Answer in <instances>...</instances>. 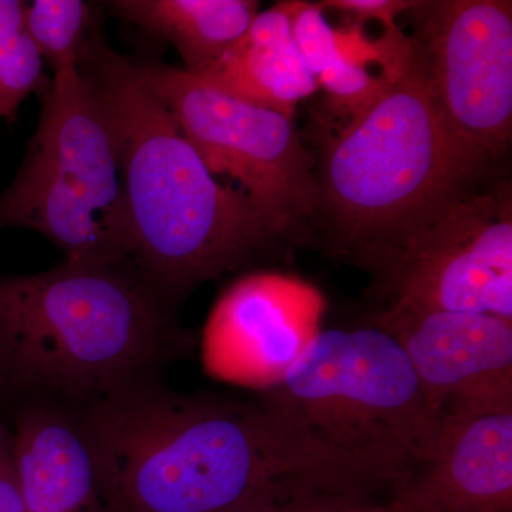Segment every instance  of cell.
<instances>
[{
  "mask_svg": "<svg viewBox=\"0 0 512 512\" xmlns=\"http://www.w3.org/2000/svg\"><path fill=\"white\" fill-rule=\"evenodd\" d=\"M10 456L26 512H103L92 451L72 407H23Z\"/></svg>",
  "mask_w": 512,
  "mask_h": 512,
  "instance_id": "13",
  "label": "cell"
},
{
  "mask_svg": "<svg viewBox=\"0 0 512 512\" xmlns=\"http://www.w3.org/2000/svg\"><path fill=\"white\" fill-rule=\"evenodd\" d=\"M292 36L313 77L338 57L336 28L325 18L320 5L308 2H288Z\"/></svg>",
  "mask_w": 512,
  "mask_h": 512,
  "instance_id": "19",
  "label": "cell"
},
{
  "mask_svg": "<svg viewBox=\"0 0 512 512\" xmlns=\"http://www.w3.org/2000/svg\"><path fill=\"white\" fill-rule=\"evenodd\" d=\"M0 512H26L10 454L0 461Z\"/></svg>",
  "mask_w": 512,
  "mask_h": 512,
  "instance_id": "21",
  "label": "cell"
},
{
  "mask_svg": "<svg viewBox=\"0 0 512 512\" xmlns=\"http://www.w3.org/2000/svg\"><path fill=\"white\" fill-rule=\"evenodd\" d=\"M104 6L116 18L170 42L192 74L211 69L259 13L254 0H111Z\"/></svg>",
  "mask_w": 512,
  "mask_h": 512,
  "instance_id": "15",
  "label": "cell"
},
{
  "mask_svg": "<svg viewBox=\"0 0 512 512\" xmlns=\"http://www.w3.org/2000/svg\"><path fill=\"white\" fill-rule=\"evenodd\" d=\"M73 410L103 512H225L295 474L362 484L262 400L175 392L158 377Z\"/></svg>",
  "mask_w": 512,
  "mask_h": 512,
  "instance_id": "1",
  "label": "cell"
},
{
  "mask_svg": "<svg viewBox=\"0 0 512 512\" xmlns=\"http://www.w3.org/2000/svg\"><path fill=\"white\" fill-rule=\"evenodd\" d=\"M416 5L413 0H328L320 3L323 9L350 13L357 22H376L384 30L400 29L397 19Z\"/></svg>",
  "mask_w": 512,
  "mask_h": 512,
  "instance_id": "20",
  "label": "cell"
},
{
  "mask_svg": "<svg viewBox=\"0 0 512 512\" xmlns=\"http://www.w3.org/2000/svg\"><path fill=\"white\" fill-rule=\"evenodd\" d=\"M197 76L232 96L289 117L319 89L293 40L288 2L259 12L245 35Z\"/></svg>",
  "mask_w": 512,
  "mask_h": 512,
  "instance_id": "14",
  "label": "cell"
},
{
  "mask_svg": "<svg viewBox=\"0 0 512 512\" xmlns=\"http://www.w3.org/2000/svg\"><path fill=\"white\" fill-rule=\"evenodd\" d=\"M25 6L22 0H0V120L8 123L18 120L32 94L42 97L52 83L26 29Z\"/></svg>",
  "mask_w": 512,
  "mask_h": 512,
  "instance_id": "17",
  "label": "cell"
},
{
  "mask_svg": "<svg viewBox=\"0 0 512 512\" xmlns=\"http://www.w3.org/2000/svg\"><path fill=\"white\" fill-rule=\"evenodd\" d=\"M138 63L208 170L244 192L279 238L320 210L313 158L292 117L232 96L183 67Z\"/></svg>",
  "mask_w": 512,
  "mask_h": 512,
  "instance_id": "7",
  "label": "cell"
},
{
  "mask_svg": "<svg viewBox=\"0 0 512 512\" xmlns=\"http://www.w3.org/2000/svg\"><path fill=\"white\" fill-rule=\"evenodd\" d=\"M325 299L301 279L259 272L229 286L215 303L202 348L221 379L268 390L320 330Z\"/></svg>",
  "mask_w": 512,
  "mask_h": 512,
  "instance_id": "11",
  "label": "cell"
},
{
  "mask_svg": "<svg viewBox=\"0 0 512 512\" xmlns=\"http://www.w3.org/2000/svg\"><path fill=\"white\" fill-rule=\"evenodd\" d=\"M387 512H512V413L444 419L426 463Z\"/></svg>",
  "mask_w": 512,
  "mask_h": 512,
  "instance_id": "12",
  "label": "cell"
},
{
  "mask_svg": "<svg viewBox=\"0 0 512 512\" xmlns=\"http://www.w3.org/2000/svg\"><path fill=\"white\" fill-rule=\"evenodd\" d=\"M133 264L0 276V386L73 409L158 379L194 340Z\"/></svg>",
  "mask_w": 512,
  "mask_h": 512,
  "instance_id": "3",
  "label": "cell"
},
{
  "mask_svg": "<svg viewBox=\"0 0 512 512\" xmlns=\"http://www.w3.org/2000/svg\"><path fill=\"white\" fill-rule=\"evenodd\" d=\"M265 392L288 426L376 491L426 463L444 423L399 343L370 322L320 329Z\"/></svg>",
  "mask_w": 512,
  "mask_h": 512,
  "instance_id": "4",
  "label": "cell"
},
{
  "mask_svg": "<svg viewBox=\"0 0 512 512\" xmlns=\"http://www.w3.org/2000/svg\"><path fill=\"white\" fill-rule=\"evenodd\" d=\"M109 117L133 265L175 303L271 251L278 235L244 192L221 183L148 83L140 63L94 37L79 66Z\"/></svg>",
  "mask_w": 512,
  "mask_h": 512,
  "instance_id": "2",
  "label": "cell"
},
{
  "mask_svg": "<svg viewBox=\"0 0 512 512\" xmlns=\"http://www.w3.org/2000/svg\"><path fill=\"white\" fill-rule=\"evenodd\" d=\"M25 23L52 73L79 69L97 36L93 5L83 0H33L26 3Z\"/></svg>",
  "mask_w": 512,
  "mask_h": 512,
  "instance_id": "16",
  "label": "cell"
},
{
  "mask_svg": "<svg viewBox=\"0 0 512 512\" xmlns=\"http://www.w3.org/2000/svg\"><path fill=\"white\" fill-rule=\"evenodd\" d=\"M40 100L22 164L0 192V228L37 232L74 264H133L119 150L99 96L79 69H64Z\"/></svg>",
  "mask_w": 512,
  "mask_h": 512,
  "instance_id": "6",
  "label": "cell"
},
{
  "mask_svg": "<svg viewBox=\"0 0 512 512\" xmlns=\"http://www.w3.org/2000/svg\"><path fill=\"white\" fill-rule=\"evenodd\" d=\"M369 322L396 339L443 419L512 413V320L390 303Z\"/></svg>",
  "mask_w": 512,
  "mask_h": 512,
  "instance_id": "10",
  "label": "cell"
},
{
  "mask_svg": "<svg viewBox=\"0 0 512 512\" xmlns=\"http://www.w3.org/2000/svg\"><path fill=\"white\" fill-rule=\"evenodd\" d=\"M480 171L451 136L416 62L333 138L318 177L338 248L370 271L380 255Z\"/></svg>",
  "mask_w": 512,
  "mask_h": 512,
  "instance_id": "5",
  "label": "cell"
},
{
  "mask_svg": "<svg viewBox=\"0 0 512 512\" xmlns=\"http://www.w3.org/2000/svg\"><path fill=\"white\" fill-rule=\"evenodd\" d=\"M369 272L384 305L512 320L510 185L450 198L397 238Z\"/></svg>",
  "mask_w": 512,
  "mask_h": 512,
  "instance_id": "8",
  "label": "cell"
},
{
  "mask_svg": "<svg viewBox=\"0 0 512 512\" xmlns=\"http://www.w3.org/2000/svg\"><path fill=\"white\" fill-rule=\"evenodd\" d=\"M414 62L451 136L483 168L512 133V3L416 2Z\"/></svg>",
  "mask_w": 512,
  "mask_h": 512,
  "instance_id": "9",
  "label": "cell"
},
{
  "mask_svg": "<svg viewBox=\"0 0 512 512\" xmlns=\"http://www.w3.org/2000/svg\"><path fill=\"white\" fill-rule=\"evenodd\" d=\"M355 487L362 485L315 474L284 476L256 488L225 512H320L336 495Z\"/></svg>",
  "mask_w": 512,
  "mask_h": 512,
  "instance_id": "18",
  "label": "cell"
}]
</instances>
